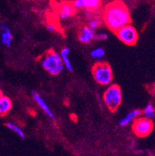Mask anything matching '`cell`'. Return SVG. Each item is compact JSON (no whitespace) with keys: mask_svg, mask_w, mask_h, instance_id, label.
<instances>
[{"mask_svg":"<svg viewBox=\"0 0 155 156\" xmlns=\"http://www.w3.org/2000/svg\"><path fill=\"white\" fill-rule=\"evenodd\" d=\"M32 96L34 100L36 101V103H37L38 106L43 110V111L46 114L49 116L52 120H56V117H55V115L54 114L53 111L51 110V108L48 107V105H47V103L44 101V99H43L36 91L32 92Z\"/></svg>","mask_w":155,"mask_h":156,"instance_id":"cell-8","label":"cell"},{"mask_svg":"<svg viewBox=\"0 0 155 156\" xmlns=\"http://www.w3.org/2000/svg\"><path fill=\"white\" fill-rule=\"evenodd\" d=\"M6 127H7L11 131L15 133L17 136H19L21 139L25 138V133L20 127H19V126L16 125V124H14V123H12V122L7 123V124H6Z\"/></svg>","mask_w":155,"mask_h":156,"instance_id":"cell-15","label":"cell"},{"mask_svg":"<svg viewBox=\"0 0 155 156\" xmlns=\"http://www.w3.org/2000/svg\"><path fill=\"white\" fill-rule=\"evenodd\" d=\"M105 50L102 48H96L91 52L92 57L95 59H100L105 55Z\"/></svg>","mask_w":155,"mask_h":156,"instance_id":"cell-17","label":"cell"},{"mask_svg":"<svg viewBox=\"0 0 155 156\" xmlns=\"http://www.w3.org/2000/svg\"><path fill=\"white\" fill-rule=\"evenodd\" d=\"M119 40L129 46L136 44L138 40V33L131 25H127L116 32Z\"/></svg>","mask_w":155,"mask_h":156,"instance_id":"cell-5","label":"cell"},{"mask_svg":"<svg viewBox=\"0 0 155 156\" xmlns=\"http://www.w3.org/2000/svg\"><path fill=\"white\" fill-rule=\"evenodd\" d=\"M2 96H3V95H2V90H0V99H1Z\"/></svg>","mask_w":155,"mask_h":156,"instance_id":"cell-21","label":"cell"},{"mask_svg":"<svg viewBox=\"0 0 155 156\" xmlns=\"http://www.w3.org/2000/svg\"><path fill=\"white\" fill-rule=\"evenodd\" d=\"M47 30L51 32H55L57 29L54 24H48L47 25Z\"/></svg>","mask_w":155,"mask_h":156,"instance_id":"cell-20","label":"cell"},{"mask_svg":"<svg viewBox=\"0 0 155 156\" xmlns=\"http://www.w3.org/2000/svg\"><path fill=\"white\" fill-rule=\"evenodd\" d=\"M69 53H70V49L68 48H64L61 50L60 56H61L64 67L66 68L67 70L72 71L73 68H72V61H70V58H69Z\"/></svg>","mask_w":155,"mask_h":156,"instance_id":"cell-13","label":"cell"},{"mask_svg":"<svg viewBox=\"0 0 155 156\" xmlns=\"http://www.w3.org/2000/svg\"><path fill=\"white\" fill-rule=\"evenodd\" d=\"M75 8L72 2H64L58 9V16L64 19L72 16L74 14Z\"/></svg>","mask_w":155,"mask_h":156,"instance_id":"cell-9","label":"cell"},{"mask_svg":"<svg viewBox=\"0 0 155 156\" xmlns=\"http://www.w3.org/2000/svg\"><path fill=\"white\" fill-rule=\"evenodd\" d=\"M41 65L45 71L52 75H57L64 69L61 56L57 52L50 51L42 59Z\"/></svg>","mask_w":155,"mask_h":156,"instance_id":"cell-2","label":"cell"},{"mask_svg":"<svg viewBox=\"0 0 155 156\" xmlns=\"http://www.w3.org/2000/svg\"><path fill=\"white\" fill-rule=\"evenodd\" d=\"M103 100L110 110H116L122 103V92L119 86L110 85L103 94Z\"/></svg>","mask_w":155,"mask_h":156,"instance_id":"cell-4","label":"cell"},{"mask_svg":"<svg viewBox=\"0 0 155 156\" xmlns=\"http://www.w3.org/2000/svg\"><path fill=\"white\" fill-rule=\"evenodd\" d=\"M103 17L106 26L115 32L124 26L130 25L131 22L128 9L123 2L119 1L107 4L105 7Z\"/></svg>","mask_w":155,"mask_h":156,"instance_id":"cell-1","label":"cell"},{"mask_svg":"<svg viewBox=\"0 0 155 156\" xmlns=\"http://www.w3.org/2000/svg\"><path fill=\"white\" fill-rule=\"evenodd\" d=\"M0 33H1V28H0Z\"/></svg>","mask_w":155,"mask_h":156,"instance_id":"cell-22","label":"cell"},{"mask_svg":"<svg viewBox=\"0 0 155 156\" xmlns=\"http://www.w3.org/2000/svg\"><path fill=\"white\" fill-rule=\"evenodd\" d=\"M13 103L11 99L7 96H2L0 99V116H5L11 110Z\"/></svg>","mask_w":155,"mask_h":156,"instance_id":"cell-12","label":"cell"},{"mask_svg":"<svg viewBox=\"0 0 155 156\" xmlns=\"http://www.w3.org/2000/svg\"><path fill=\"white\" fill-rule=\"evenodd\" d=\"M92 75L95 81L102 86H109L113 79L111 67L106 62H98L94 65Z\"/></svg>","mask_w":155,"mask_h":156,"instance_id":"cell-3","label":"cell"},{"mask_svg":"<svg viewBox=\"0 0 155 156\" xmlns=\"http://www.w3.org/2000/svg\"><path fill=\"white\" fill-rule=\"evenodd\" d=\"M101 21L98 19H93L89 22V27L91 29L92 31H94L95 29L98 28L101 26Z\"/></svg>","mask_w":155,"mask_h":156,"instance_id":"cell-18","label":"cell"},{"mask_svg":"<svg viewBox=\"0 0 155 156\" xmlns=\"http://www.w3.org/2000/svg\"><path fill=\"white\" fill-rule=\"evenodd\" d=\"M144 116L145 118H148L149 120H151L152 118L155 116V109L152 104H148L147 107L144 108L143 111Z\"/></svg>","mask_w":155,"mask_h":156,"instance_id":"cell-16","label":"cell"},{"mask_svg":"<svg viewBox=\"0 0 155 156\" xmlns=\"http://www.w3.org/2000/svg\"><path fill=\"white\" fill-rule=\"evenodd\" d=\"M108 38V36L106 34H98L95 35V39H96V40H106V39Z\"/></svg>","mask_w":155,"mask_h":156,"instance_id":"cell-19","label":"cell"},{"mask_svg":"<svg viewBox=\"0 0 155 156\" xmlns=\"http://www.w3.org/2000/svg\"><path fill=\"white\" fill-rule=\"evenodd\" d=\"M133 131L136 136L145 137L151 133L154 128L153 122L145 117H138L133 121Z\"/></svg>","mask_w":155,"mask_h":156,"instance_id":"cell-6","label":"cell"},{"mask_svg":"<svg viewBox=\"0 0 155 156\" xmlns=\"http://www.w3.org/2000/svg\"><path fill=\"white\" fill-rule=\"evenodd\" d=\"M140 114H141V111L140 110H134L130 111L119 121V125L121 127H126L130 124L131 122L134 121L136 118L140 116Z\"/></svg>","mask_w":155,"mask_h":156,"instance_id":"cell-11","label":"cell"},{"mask_svg":"<svg viewBox=\"0 0 155 156\" xmlns=\"http://www.w3.org/2000/svg\"><path fill=\"white\" fill-rule=\"evenodd\" d=\"M3 32L1 34V40H2V44H4L6 47H10L13 41V34L10 31V28H8L6 26H2V27Z\"/></svg>","mask_w":155,"mask_h":156,"instance_id":"cell-14","label":"cell"},{"mask_svg":"<svg viewBox=\"0 0 155 156\" xmlns=\"http://www.w3.org/2000/svg\"><path fill=\"white\" fill-rule=\"evenodd\" d=\"M75 9H85L89 11L98 10L102 5L100 0H76L72 2Z\"/></svg>","mask_w":155,"mask_h":156,"instance_id":"cell-7","label":"cell"},{"mask_svg":"<svg viewBox=\"0 0 155 156\" xmlns=\"http://www.w3.org/2000/svg\"><path fill=\"white\" fill-rule=\"evenodd\" d=\"M94 31H92L89 27H85L81 29V32L79 33L78 39L83 44H89L93 39H95Z\"/></svg>","mask_w":155,"mask_h":156,"instance_id":"cell-10","label":"cell"}]
</instances>
